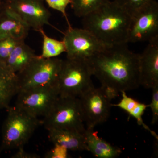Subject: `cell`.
<instances>
[{"label":"cell","mask_w":158,"mask_h":158,"mask_svg":"<svg viewBox=\"0 0 158 158\" xmlns=\"http://www.w3.org/2000/svg\"><path fill=\"white\" fill-rule=\"evenodd\" d=\"M126 44L109 46L88 60L93 76L102 87L116 96L140 86L139 54L130 50Z\"/></svg>","instance_id":"6da1fadb"},{"label":"cell","mask_w":158,"mask_h":158,"mask_svg":"<svg viewBox=\"0 0 158 158\" xmlns=\"http://www.w3.org/2000/svg\"><path fill=\"white\" fill-rule=\"evenodd\" d=\"M83 18V28L109 45L127 44L131 16L113 0Z\"/></svg>","instance_id":"7a4b0ae2"},{"label":"cell","mask_w":158,"mask_h":158,"mask_svg":"<svg viewBox=\"0 0 158 158\" xmlns=\"http://www.w3.org/2000/svg\"><path fill=\"white\" fill-rule=\"evenodd\" d=\"M7 110V116L2 127L0 152L24 147L41 124L38 117L15 106H9Z\"/></svg>","instance_id":"3957f363"},{"label":"cell","mask_w":158,"mask_h":158,"mask_svg":"<svg viewBox=\"0 0 158 158\" xmlns=\"http://www.w3.org/2000/svg\"><path fill=\"white\" fill-rule=\"evenodd\" d=\"M41 121L46 129H62L85 134L86 131L79 98L59 96Z\"/></svg>","instance_id":"277c9868"},{"label":"cell","mask_w":158,"mask_h":158,"mask_svg":"<svg viewBox=\"0 0 158 158\" xmlns=\"http://www.w3.org/2000/svg\"><path fill=\"white\" fill-rule=\"evenodd\" d=\"M88 60L66 58L63 60L58 81L59 96L80 98L93 87Z\"/></svg>","instance_id":"5b68a950"},{"label":"cell","mask_w":158,"mask_h":158,"mask_svg":"<svg viewBox=\"0 0 158 158\" xmlns=\"http://www.w3.org/2000/svg\"><path fill=\"white\" fill-rule=\"evenodd\" d=\"M62 62L57 57L44 59L36 56L23 70L16 74L19 91L58 84Z\"/></svg>","instance_id":"8992f818"},{"label":"cell","mask_w":158,"mask_h":158,"mask_svg":"<svg viewBox=\"0 0 158 158\" xmlns=\"http://www.w3.org/2000/svg\"><path fill=\"white\" fill-rule=\"evenodd\" d=\"M81 101L86 129H94L108 120L114 97L104 88L93 87L79 98Z\"/></svg>","instance_id":"52a82bcc"},{"label":"cell","mask_w":158,"mask_h":158,"mask_svg":"<svg viewBox=\"0 0 158 158\" xmlns=\"http://www.w3.org/2000/svg\"><path fill=\"white\" fill-rule=\"evenodd\" d=\"M15 106L36 117L45 116L59 96L58 84L20 90Z\"/></svg>","instance_id":"ba28073f"},{"label":"cell","mask_w":158,"mask_h":158,"mask_svg":"<svg viewBox=\"0 0 158 158\" xmlns=\"http://www.w3.org/2000/svg\"><path fill=\"white\" fill-rule=\"evenodd\" d=\"M66 58L89 60L110 46L84 28L69 27L63 39Z\"/></svg>","instance_id":"9c48e42d"},{"label":"cell","mask_w":158,"mask_h":158,"mask_svg":"<svg viewBox=\"0 0 158 158\" xmlns=\"http://www.w3.org/2000/svg\"><path fill=\"white\" fill-rule=\"evenodd\" d=\"M158 38V4L155 0L131 16L127 43L151 41Z\"/></svg>","instance_id":"30bf717a"},{"label":"cell","mask_w":158,"mask_h":158,"mask_svg":"<svg viewBox=\"0 0 158 158\" xmlns=\"http://www.w3.org/2000/svg\"><path fill=\"white\" fill-rule=\"evenodd\" d=\"M5 5L29 29L39 32L47 25L51 26V14L43 0H6Z\"/></svg>","instance_id":"8fae6325"},{"label":"cell","mask_w":158,"mask_h":158,"mask_svg":"<svg viewBox=\"0 0 158 158\" xmlns=\"http://www.w3.org/2000/svg\"><path fill=\"white\" fill-rule=\"evenodd\" d=\"M139 71L140 85L152 89L158 85V38L148 42L139 54Z\"/></svg>","instance_id":"7c38bea8"},{"label":"cell","mask_w":158,"mask_h":158,"mask_svg":"<svg viewBox=\"0 0 158 158\" xmlns=\"http://www.w3.org/2000/svg\"><path fill=\"white\" fill-rule=\"evenodd\" d=\"M49 140L53 144H59L68 150H87L85 133L62 129L48 130Z\"/></svg>","instance_id":"4fadbf2b"},{"label":"cell","mask_w":158,"mask_h":158,"mask_svg":"<svg viewBox=\"0 0 158 158\" xmlns=\"http://www.w3.org/2000/svg\"><path fill=\"white\" fill-rule=\"evenodd\" d=\"M5 10L0 17V38L11 37L25 40L30 29L6 7L5 3Z\"/></svg>","instance_id":"5bb4252c"},{"label":"cell","mask_w":158,"mask_h":158,"mask_svg":"<svg viewBox=\"0 0 158 158\" xmlns=\"http://www.w3.org/2000/svg\"><path fill=\"white\" fill-rule=\"evenodd\" d=\"M18 91L17 74L6 63L0 62V110L9 107Z\"/></svg>","instance_id":"9a60e30c"},{"label":"cell","mask_w":158,"mask_h":158,"mask_svg":"<svg viewBox=\"0 0 158 158\" xmlns=\"http://www.w3.org/2000/svg\"><path fill=\"white\" fill-rule=\"evenodd\" d=\"M85 140L87 151L98 158L118 157L122 153L121 148L113 146L98 135L94 129H86Z\"/></svg>","instance_id":"2e32d148"},{"label":"cell","mask_w":158,"mask_h":158,"mask_svg":"<svg viewBox=\"0 0 158 158\" xmlns=\"http://www.w3.org/2000/svg\"><path fill=\"white\" fill-rule=\"evenodd\" d=\"M34 50L25 43L20 41L15 47L6 64L15 73L23 70L36 56Z\"/></svg>","instance_id":"e0dca14e"},{"label":"cell","mask_w":158,"mask_h":158,"mask_svg":"<svg viewBox=\"0 0 158 158\" xmlns=\"http://www.w3.org/2000/svg\"><path fill=\"white\" fill-rule=\"evenodd\" d=\"M121 94L122 99L120 101L116 104H112V107H117L124 110L130 116L135 118L139 125L142 126L144 129L148 131L158 140L157 135L144 123L142 118L144 111L148 107V105L140 102L135 99L127 96L125 91H122Z\"/></svg>","instance_id":"ac0fdd59"},{"label":"cell","mask_w":158,"mask_h":158,"mask_svg":"<svg viewBox=\"0 0 158 158\" xmlns=\"http://www.w3.org/2000/svg\"><path fill=\"white\" fill-rule=\"evenodd\" d=\"M39 32L43 38L42 52L40 57L44 59L56 58L66 52L65 43L63 40H57L48 37L43 29Z\"/></svg>","instance_id":"d6986e66"},{"label":"cell","mask_w":158,"mask_h":158,"mask_svg":"<svg viewBox=\"0 0 158 158\" xmlns=\"http://www.w3.org/2000/svg\"><path fill=\"white\" fill-rule=\"evenodd\" d=\"M76 16L83 18L95 11L110 0H70Z\"/></svg>","instance_id":"ffe728a7"},{"label":"cell","mask_w":158,"mask_h":158,"mask_svg":"<svg viewBox=\"0 0 158 158\" xmlns=\"http://www.w3.org/2000/svg\"><path fill=\"white\" fill-rule=\"evenodd\" d=\"M11 37L0 38V62L6 63L15 47L20 41Z\"/></svg>","instance_id":"44dd1931"},{"label":"cell","mask_w":158,"mask_h":158,"mask_svg":"<svg viewBox=\"0 0 158 158\" xmlns=\"http://www.w3.org/2000/svg\"><path fill=\"white\" fill-rule=\"evenodd\" d=\"M132 16L152 0H114Z\"/></svg>","instance_id":"7402d4cb"},{"label":"cell","mask_w":158,"mask_h":158,"mask_svg":"<svg viewBox=\"0 0 158 158\" xmlns=\"http://www.w3.org/2000/svg\"><path fill=\"white\" fill-rule=\"evenodd\" d=\"M45 1L50 8L61 12L63 15L68 23L69 27H70L66 12L67 6L69 5H70V0H45Z\"/></svg>","instance_id":"603a6c76"},{"label":"cell","mask_w":158,"mask_h":158,"mask_svg":"<svg viewBox=\"0 0 158 158\" xmlns=\"http://www.w3.org/2000/svg\"><path fill=\"white\" fill-rule=\"evenodd\" d=\"M52 148L48 151L44 156L45 158H67L69 157L68 150L59 144H53Z\"/></svg>","instance_id":"cb8c5ba5"},{"label":"cell","mask_w":158,"mask_h":158,"mask_svg":"<svg viewBox=\"0 0 158 158\" xmlns=\"http://www.w3.org/2000/svg\"><path fill=\"white\" fill-rule=\"evenodd\" d=\"M152 98L148 107H150L152 112V124H156L158 121V85L152 88Z\"/></svg>","instance_id":"d4e9b609"},{"label":"cell","mask_w":158,"mask_h":158,"mask_svg":"<svg viewBox=\"0 0 158 158\" xmlns=\"http://www.w3.org/2000/svg\"><path fill=\"white\" fill-rule=\"evenodd\" d=\"M11 158H39L40 156L34 153L27 152L24 149V147H22L17 149V151L11 156Z\"/></svg>","instance_id":"484cf974"},{"label":"cell","mask_w":158,"mask_h":158,"mask_svg":"<svg viewBox=\"0 0 158 158\" xmlns=\"http://www.w3.org/2000/svg\"><path fill=\"white\" fill-rule=\"evenodd\" d=\"M5 2L4 1H0V17L2 16L5 10Z\"/></svg>","instance_id":"4316f807"},{"label":"cell","mask_w":158,"mask_h":158,"mask_svg":"<svg viewBox=\"0 0 158 158\" xmlns=\"http://www.w3.org/2000/svg\"><path fill=\"white\" fill-rule=\"evenodd\" d=\"M6 1V0H0V1Z\"/></svg>","instance_id":"83f0119b"}]
</instances>
